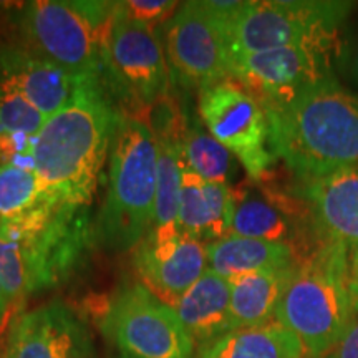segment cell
<instances>
[{"mask_svg":"<svg viewBox=\"0 0 358 358\" xmlns=\"http://www.w3.org/2000/svg\"><path fill=\"white\" fill-rule=\"evenodd\" d=\"M264 113L272 153L301 182L358 164V96L334 77Z\"/></svg>","mask_w":358,"mask_h":358,"instance_id":"obj_1","label":"cell"},{"mask_svg":"<svg viewBox=\"0 0 358 358\" xmlns=\"http://www.w3.org/2000/svg\"><path fill=\"white\" fill-rule=\"evenodd\" d=\"M120 118L101 80H92L47 120L35 138L34 158L48 196L71 206H90Z\"/></svg>","mask_w":358,"mask_h":358,"instance_id":"obj_2","label":"cell"},{"mask_svg":"<svg viewBox=\"0 0 358 358\" xmlns=\"http://www.w3.org/2000/svg\"><path fill=\"white\" fill-rule=\"evenodd\" d=\"M357 313L348 274V249L322 243L295 264L275 312L308 358H325Z\"/></svg>","mask_w":358,"mask_h":358,"instance_id":"obj_3","label":"cell"},{"mask_svg":"<svg viewBox=\"0 0 358 358\" xmlns=\"http://www.w3.org/2000/svg\"><path fill=\"white\" fill-rule=\"evenodd\" d=\"M158 143L145 124L122 113L110 148L106 199L96 224L105 248H136L155 224Z\"/></svg>","mask_w":358,"mask_h":358,"instance_id":"obj_4","label":"cell"},{"mask_svg":"<svg viewBox=\"0 0 358 358\" xmlns=\"http://www.w3.org/2000/svg\"><path fill=\"white\" fill-rule=\"evenodd\" d=\"M115 15V2L35 0L19 17L27 47L80 80H101L103 53Z\"/></svg>","mask_w":358,"mask_h":358,"instance_id":"obj_5","label":"cell"},{"mask_svg":"<svg viewBox=\"0 0 358 358\" xmlns=\"http://www.w3.org/2000/svg\"><path fill=\"white\" fill-rule=\"evenodd\" d=\"M88 208L48 196L32 211L0 221V236L22 248L32 292L66 279L87 256L96 236Z\"/></svg>","mask_w":358,"mask_h":358,"instance_id":"obj_6","label":"cell"},{"mask_svg":"<svg viewBox=\"0 0 358 358\" xmlns=\"http://www.w3.org/2000/svg\"><path fill=\"white\" fill-rule=\"evenodd\" d=\"M352 7V2L334 0L244 2L224 29L232 55L285 47L334 50L338 27Z\"/></svg>","mask_w":358,"mask_h":358,"instance_id":"obj_7","label":"cell"},{"mask_svg":"<svg viewBox=\"0 0 358 358\" xmlns=\"http://www.w3.org/2000/svg\"><path fill=\"white\" fill-rule=\"evenodd\" d=\"M101 329L129 358H192V342L173 307L145 285L123 287L101 320Z\"/></svg>","mask_w":358,"mask_h":358,"instance_id":"obj_8","label":"cell"},{"mask_svg":"<svg viewBox=\"0 0 358 358\" xmlns=\"http://www.w3.org/2000/svg\"><path fill=\"white\" fill-rule=\"evenodd\" d=\"M158 32L171 78L182 87L201 90L231 78L226 29L206 2H185Z\"/></svg>","mask_w":358,"mask_h":358,"instance_id":"obj_9","label":"cell"},{"mask_svg":"<svg viewBox=\"0 0 358 358\" xmlns=\"http://www.w3.org/2000/svg\"><path fill=\"white\" fill-rule=\"evenodd\" d=\"M199 116L208 131L227 148L245 168L249 178L261 181L275 155L268 143V123L256 98L234 78L199 90Z\"/></svg>","mask_w":358,"mask_h":358,"instance_id":"obj_10","label":"cell"},{"mask_svg":"<svg viewBox=\"0 0 358 358\" xmlns=\"http://www.w3.org/2000/svg\"><path fill=\"white\" fill-rule=\"evenodd\" d=\"M103 73L124 108L146 105L169 92L171 71L158 34L115 8L103 53Z\"/></svg>","mask_w":358,"mask_h":358,"instance_id":"obj_11","label":"cell"},{"mask_svg":"<svg viewBox=\"0 0 358 358\" xmlns=\"http://www.w3.org/2000/svg\"><path fill=\"white\" fill-rule=\"evenodd\" d=\"M330 53L319 47H285L256 53H234L231 78L261 106L292 100L320 80L330 78Z\"/></svg>","mask_w":358,"mask_h":358,"instance_id":"obj_12","label":"cell"},{"mask_svg":"<svg viewBox=\"0 0 358 358\" xmlns=\"http://www.w3.org/2000/svg\"><path fill=\"white\" fill-rule=\"evenodd\" d=\"M134 266L145 287L169 307L208 271L203 241L181 229L178 222L155 226L134 249Z\"/></svg>","mask_w":358,"mask_h":358,"instance_id":"obj_13","label":"cell"},{"mask_svg":"<svg viewBox=\"0 0 358 358\" xmlns=\"http://www.w3.org/2000/svg\"><path fill=\"white\" fill-rule=\"evenodd\" d=\"M231 194L232 236L285 243L295 249L306 234L319 239L303 203L294 204L287 196L257 186L254 179L231 187Z\"/></svg>","mask_w":358,"mask_h":358,"instance_id":"obj_14","label":"cell"},{"mask_svg":"<svg viewBox=\"0 0 358 358\" xmlns=\"http://www.w3.org/2000/svg\"><path fill=\"white\" fill-rule=\"evenodd\" d=\"M92 338L64 303H48L13 322L2 358H88Z\"/></svg>","mask_w":358,"mask_h":358,"instance_id":"obj_15","label":"cell"},{"mask_svg":"<svg viewBox=\"0 0 358 358\" xmlns=\"http://www.w3.org/2000/svg\"><path fill=\"white\" fill-rule=\"evenodd\" d=\"M297 192L320 241L358 248V164L302 182Z\"/></svg>","mask_w":358,"mask_h":358,"instance_id":"obj_16","label":"cell"},{"mask_svg":"<svg viewBox=\"0 0 358 358\" xmlns=\"http://www.w3.org/2000/svg\"><path fill=\"white\" fill-rule=\"evenodd\" d=\"M2 83L22 93L47 118L65 108L83 83L92 82L71 77L60 66L22 48L2 50Z\"/></svg>","mask_w":358,"mask_h":358,"instance_id":"obj_17","label":"cell"},{"mask_svg":"<svg viewBox=\"0 0 358 358\" xmlns=\"http://www.w3.org/2000/svg\"><path fill=\"white\" fill-rule=\"evenodd\" d=\"M231 186L206 181L182 159L178 226L203 243H214L231 234Z\"/></svg>","mask_w":358,"mask_h":358,"instance_id":"obj_18","label":"cell"},{"mask_svg":"<svg viewBox=\"0 0 358 358\" xmlns=\"http://www.w3.org/2000/svg\"><path fill=\"white\" fill-rule=\"evenodd\" d=\"M173 308L199 347L232 330L229 280L209 268Z\"/></svg>","mask_w":358,"mask_h":358,"instance_id":"obj_19","label":"cell"},{"mask_svg":"<svg viewBox=\"0 0 358 358\" xmlns=\"http://www.w3.org/2000/svg\"><path fill=\"white\" fill-rule=\"evenodd\" d=\"M295 264L289 267L249 272L227 279L231 287L232 330L274 322L277 307L287 287Z\"/></svg>","mask_w":358,"mask_h":358,"instance_id":"obj_20","label":"cell"},{"mask_svg":"<svg viewBox=\"0 0 358 358\" xmlns=\"http://www.w3.org/2000/svg\"><path fill=\"white\" fill-rule=\"evenodd\" d=\"M206 250L209 271L226 279L266 268L289 267L301 261L297 249L290 244L232 234L209 243Z\"/></svg>","mask_w":358,"mask_h":358,"instance_id":"obj_21","label":"cell"},{"mask_svg":"<svg viewBox=\"0 0 358 358\" xmlns=\"http://www.w3.org/2000/svg\"><path fill=\"white\" fill-rule=\"evenodd\" d=\"M194 358H308L302 343L279 322L234 329L199 347Z\"/></svg>","mask_w":358,"mask_h":358,"instance_id":"obj_22","label":"cell"},{"mask_svg":"<svg viewBox=\"0 0 358 358\" xmlns=\"http://www.w3.org/2000/svg\"><path fill=\"white\" fill-rule=\"evenodd\" d=\"M181 155L187 166L206 181L229 186L236 171L234 155L198 123H189L182 140Z\"/></svg>","mask_w":358,"mask_h":358,"instance_id":"obj_23","label":"cell"},{"mask_svg":"<svg viewBox=\"0 0 358 358\" xmlns=\"http://www.w3.org/2000/svg\"><path fill=\"white\" fill-rule=\"evenodd\" d=\"M48 198L35 171L0 166V221L32 211Z\"/></svg>","mask_w":358,"mask_h":358,"instance_id":"obj_24","label":"cell"},{"mask_svg":"<svg viewBox=\"0 0 358 358\" xmlns=\"http://www.w3.org/2000/svg\"><path fill=\"white\" fill-rule=\"evenodd\" d=\"M158 143V181H156L155 226L178 222L181 191L182 155L178 146Z\"/></svg>","mask_w":358,"mask_h":358,"instance_id":"obj_25","label":"cell"},{"mask_svg":"<svg viewBox=\"0 0 358 358\" xmlns=\"http://www.w3.org/2000/svg\"><path fill=\"white\" fill-rule=\"evenodd\" d=\"M47 120L22 93L0 83V133L37 136Z\"/></svg>","mask_w":358,"mask_h":358,"instance_id":"obj_26","label":"cell"},{"mask_svg":"<svg viewBox=\"0 0 358 358\" xmlns=\"http://www.w3.org/2000/svg\"><path fill=\"white\" fill-rule=\"evenodd\" d=\"M0 282L10 302H22L27 295L32 294V284H30L22 248L2 236H0Z\"/></svg>","mask_w":358,"mask_h":358,"instance_id":"obj_27","label":"cell"},{"mask_svg":"<svg viewBox=\"0 0 358 358\" xmlns=\"http://www.w3.org/2000/svg\"><path fill=\"white\" fill-rule=\"evenodd\" d=\"M178 2L168 0H124L115 2V8L124 19L143 24L155 30L166 22L178 10Z\"/></svg>","mask_w":358,"mask_h":358,"instance_id":"obj_28","label":"cell"},{"mask_svg":"<svg viewBox=\"0 0 358 358\" xmlns=\"http://www.w3.org/2000/svg\"><path fill=\"white\" fill-rule=\"evenodd\" d=\"M35 138L24 133H0V166L35 171Z\"/></svg>","mask_w":358,"mask_h":358,"instance_id":"obj_29","label":"cell"},{"mask_svg":"<svg viewBox=\"0 0 358 358\" xmlns=\"http://www.w3.org/2000/svg\"><path fill=\"white\" fill-rule=\"evenodd\" d=\"M325 358H358V312Z\"/></svg>","mask_w":358,"mask_h":358,"instance_id":"obj_30","label":"cell"},{"mask_svg":"<svg viewBox=\"0 0 358 358\" xmlns=\"http://www.w3.org/2000/svg\"><path fill=\"white\" fill-rule=\"evenodd\" d=\"M348 274H350V287L358 312V248L348 250Z\"/></svg>","mask_w":358,"mask_h":358,"instance_id":"obj_31","label":"cell"},{"mask_svg":"<svg viewBox=\"0 0 358 358\" xmlns=\"http://www.w3.org/2000/svg\"><path fill=\"white\" fill-rule=\"evenodd\" d=\"M347 62H348V73H350L353 83L358 87V34L350 45Z\"/></svg>","mask_w":358,"mask_h":358,"instance_id":"obj_32","label":"cell"},{"mask_svg":"<svg viewBox=\"0 0 358 358\" xmlns=\"http://www.w3.org/2000/svg\"><path fill=\"white\" fill-rule=\"evenodd\" d=\"M8 303H10V301H8L6 289H3L2 282H0V320H2V317L6 315V312L8 310Z\"/></svg>","mask_w":358,"mask_h":358,"instance_id":"obj_33","label":"cell"},{"mask_svg":"<svg viewBox=\"0 0 358 358\" xmlns=\"http://www.w3.org/2000/svg\"><path fill=\"white\" fill-rule=\"evenodd\" d=\"M3 77V60H2V50H0V83H2Z\"/></svg>","mask_w":358,"mask_h":358,"instance_id":"obj_34","label":"cell"},{"mask_svg":"<svg viewBox=\"0 0 358 358\" xmlns=\"http://www.w3.org/2000/svg\"><path fill=\"white\" fill-rule=\"evenodd\" d=\"M120 358H129V357H124V355H122V357H120Z\"/></svg>","mask_w":358,"mask_h":358,"instance_id":"obj_35","label":"cell"}]
</instances>
